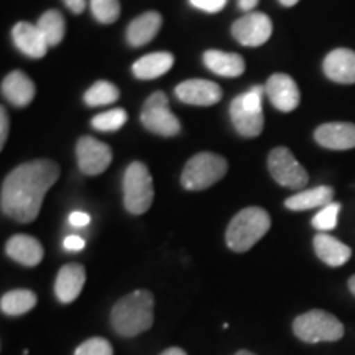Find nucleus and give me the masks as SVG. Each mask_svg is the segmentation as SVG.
<instances>
[{
    "instance_id": "cd10ccee",
    "label": "nucleus",
    "mask_w": 355,
    "mask_h": 355,
    "mask_svg": "<svg viewBox=\"0 0 355 355\" xmlns=\"http://www.w3.org/2000/svg\"><path fill=\"white\" fill-rule=\"evenodd\" d=\"M128 115L123 109H112L107 112L96 115L91 121V125L101 132H115L125 125Z\"/></svg>"
},
{
    "instance_id": "5701e85b",
    "label": "nucleus",
    "mask_w": 355,
    "mask_h": 355,
    "mask_svg": "<svg viewBox=\"0 0 355 355\" xmlns=\"http://www.w3.org/2000/svg\"><path fill=\"white\" fill-rule=\"evenodd\" d=\"M334 199V189L331 186H318V188L301 191L290 196L285 201V206L290 211H309L316 207L329 206Z\"/></svg>"
},
{
    "instance_id": "a878e982",
    "label": "nucleus",
    "mask_w": 355,
    "mask_h": 355,
    "mask_svg": "<svg viewBox=\"0 0 355 355\" xmlns=\"http://www.w3.org/2000/svg\"><path fill=\"white\" fill-rule=\"evenodd\" d=\"M37 26L46 40L48 46H56L63 42L66 33V24L63 13L58 10H48L40 17Z\"/></svg>"
},
{
    "instance_id": "473e14b6",
    "label": "nucleus",
    "mask_w": 355,
    "mask_h": 355,
    "mask_svg": "<svg viewBox=\"0 0 355 355\" xmlns=\"http://www.w3.org/2000/svg\"><path fill=\"white\" fill-rule=\"evenodd\" d=\"M63 245L66 250L69 252H79L83 250L84 245H86V242H84V239L79 237V235H68V237L64 239Z\"/></svg>"
},
{
    "instance_id": "0eeeda50",
    "label": "nucleus",
    "mask_w": 355,
    "mask_h": 355,
    "mask_svg": "<svg viewBox=\"0 0 355 355\" xmlns=\"http://www.w3.org/2000/svg\"><path fill=\"white\" fill-rule=\"evenodd\" d=\"M155 198L153 180L141 162L128 165L123 175V206L133 216L145 214Z\"/></svg>"
},
{
    "instance_id": "f257e3e1",
    "label": "nucleus",
    "mask_w": 355,
    "mask_h": 355,
    "mask_svg": "<svg viewBox=\"0 0 355 355\" xmlns=\"http://www.w3.org/2000/svg\"><path fill=\"white\" fill-rule=\"evenodd\" d=\"M60 178V166L53 159H33L7 175L2 183V212L17 222H33L42 209L43 199Z\"/></svg>"
},
{
    "instance_id": "9b49d317",
    "label": "nucleus",
    "mask_w": 355,
    "mask_h": 355,
    "mask_svg": "<svg viewBox=\"0 0 355 355\" xmlns=\"http://www.w3.org/2000/svg\"><path fill=\"white\" fill-rule=\"evenodd\" d=\"M273 24L268 15L261 12H250L242 19L235 20L232 35L243 46H260L272 37Z\"/></svg>"
},
{
    "instance_id": "4be33fe9",
    "label": "nucleus",
    "mask_w": 355,
    "mask_h": 355,
    "mask_svg": "<svg viewBox=\"0 0 355 355\" xmlns=\"http://www.w3.org/2000/svg\"><path fill=\"white\" fill-rule=\"evenodd\" d=\"M204 64L209 68L212 73L219 74L224 78H237L245 71V61L237 53H225L219 50H209L202 56Z\"/></svg>"
},
{
    "instance_id": "7c9ffc66",
    "label": "nucleus",
    "mask_w": 355,
    "mask_h": 355,
    "mask_svg": "<svg viewBox=\"0 0 355 355\" xmlns=\"http://www.w3.org/2000/svg\"><path fill=\"white\" fill-rule=\"evenodd\" d=\"M74 355H114V349L104 337H91L79 345Z\"/></svg>"
},
{
    "instance_id": "f3484780",
    "label": "nucleus",
    "mask_w": 355,
    "mask_h": 355,
    "mask_svg": "<svg viewBox=\"0 0 355 355\" xmlns=\"http://www.w3.org/2000/svg\"><path fill=\"white\" fill-rule=\"evenodd\" d=\"M12 38L15 46L24 53V55L40 60L46 55L48 43L43 33L40 32L37 25L28 24V21H19L12 30Z\"/></svg>"
},
{
    "instance_id": "2eb2a0df",
    "label": "nucleus",
    "mask_w": 355,
    "mask_h": 355,
    "mask_svg": "<svg viewBox=\"0 0 355 355\" xmlns=\"http://www.w3.org/2000/svg\"><path fill=\"white\" fill-rule=\"evenodd\" d=\"M84 283H86V270L79 263H68L58 272L56 283H55V293L56 298L61 303L68 304L76 301V298L81 295Z\"/></svg>"
},
{
    "instance_id": "393cba45",
    "label": "nucleus",
    "mask_w": 355,
    "mask_h": 355,
    "mask_svg": "<svg viewBox=\"0 0 355 355\" xmlns=\"http://www.w3.org/2000/svg\"><path fill=\"white\" fill-rule=\"evenodd\" d=\"M37 306V295L30 290L7 291L0 300V309L7 316H21Z\"/></svg>"
},
{
    "instance_id": "7ed1b4c3",
    "label": "nucleus",
    "mask_w": 355,
    "mask_h": 355,
    "mask_svg": "<svg viewBox=\"0 0 355 355\" xmlns=\"http://www.w3.org/2000/svg\"><path fill=\"white\" fill-rule=\"evenodd\" d=\"M272 227L270 214L261 207H245L230 220L225 241L230 250L243 252L250 250L257 242Z\"/></svg>"
},
{
    "instance_id": "ea45409f",
    "label": "nucleus",
    "mask_w": 355,
    "mask_h": 355,
    "mask_svg": "<svg viewBox=\"0 0 355 355\" xmlns=\"http://www.w3.org/2000/svg\"><path fill=\"white\" fill-rule=\"evenodd\" d=\"M349 290H350V291H352V295L355 296V275H354V277H352V278H350V279H349Z\"/></svg>"
},
{
    "instance_id": "1a4fd4ad",
    "label": "nucleus",
    "mask_w": 355,
    "mask_h": 355,
    "mask_svg": "<svg viewBox=\"0 0 355 355\" xmlns=\"http://www.w3.org/2000/svg\"><path fill=\"white\" fill-rule=\"evenodd\" d=\"M268 170L273 180L288 189H303L309 181L308 173L285 146H278L268 155Z\"/></svg>"
},
{
    "instance_id": "bb28decb",
    "label": "nucleus",
    "mask_w": 355,
    "mask_h": 355,
    "mask_svg": "<svg viewBox=\"0 0 355 355\" xmlns=\"http://www.w3.org/2000/svg\"><path fill=\"white\" fill-rule=\"evenodd\" d=\"M119 96H121V92H119L117 86H114L109 81H99L87 89V92L84 94V102L89 107H99V105L112 104L119 99Z\"/></svg>"
},
{
    "instance_id": "4468645a",
    "label": "nucleus",
    "mask_w": 355,
    "mask_h": 355,
    "mask_svg": "<svg viewBox=\"0 0 355 355\" xmlns=\"http://www.w3.org/2000/svg\"><path fill=\"white\" fill-rule=\"evenodd\" d=\"M314 139L324 148L350 150L355 148V123L331 122L322 123L314 132Z\"/></svg>"
},
{
    "instance_id": "dca6fc26",
    "label": "nucleus",
    "mask_w": 355,
    "mask_h": 355,
    "mask_svg": "<svg viewBox=\"0 0 355 355\" xmlns=\"http://www.w3.org/2000/svg\"><path fill=\"white\" fill-rule=\"evenodd\" d=\"M322 69L331 81L355 84V51L349 48H337L326 56Z\"/></svg>"
},
{
    "instance_id": "c9c22d12",
    "label": "nucleus",
    "mask_w": 355,
    "mask_h": 355,
    "mask_svg": "<svg viewBox=\"0 0 355 355\" xmlns=\"http://www.w3.org/2000/svg\"><path fill=\"white\" fill-rule=\"evenodd\" d=\"M63 2L73 13H83L86 8V0H63Z\"/></svg>"
},
{
    "instance_id": "aec40b11",
    "label": "nucleus",
    "mask_w": 355,
    "mask_h": 355,
    "mask_svg": "<svg viewBox=\"0 0 355 355\" xmlns=\"http://www.w3.org/2000/svg\"><path fill=\"white\" fill-rule=\"evenodd\" d=\"M313 245L318 259L329 266H343L352 257V250L345 243L326 232L318 234L314 237Z\"/></svg>"
},
{
    "instance_id": "a211bd4d",
    "label": "nucleus",
    "mask_w": 355,
    "mask_h": 355,
    "mask_svg": "<svg viewBox=\"0 0 355 355\" xmlns=\"http://www.w3.org/2000/svg\"><path fill=\"white\" fill-rule=\"evenodd\" d=\"M6 252L12 260L25 266H37L44 255L43 245L38 239L26 234H17L8 239Z\"/></svg>"
},
{
    "instance_id": "c756f323",
    "label": "nucleus",
    "mask_w": 355,
    "mask_h": 355,
    "mask_svg": "<svg viewBox=\"0 0 355 355\" xmlns=\"http://www.w3.org/2000/svg\"><path fill=\"white\" fill-rule=\"evenodd\" d=\"M339 211H340L339 202H331L329 206L322 207V209L313 217V227L319 230V232H327V230L336 229Z\"/></svg>"
},
{
    "instance_id": "6e6552de",
    "label": "nucleus",
    "mask_w": 355,
    "mask_h": 355,
    "mask_svg": "<svg viewBox=\"0 0 355 355\" xmlns=\"http://www.w3.org/2000/svg\"><path fill=\"white\" fill-rule=\"evenodd\" d=\"M168 97L165 92H153L148 99L145 101L144 109H141L140 121L146 130L157 133L162 137H175L181 130V123L176 115L168 107Z\"/></svg>"
},
{
    "instance_id": "b1692460",
    "label": "nucleus",
    "mask_w": 355,
    "mask_h": 355,
    "mask_svg": "<svg viewBox=\"0 0 355 355\" xmlns=\"http://www.w3.org/2000/svg\"><path fill=\"white\" fill-rule=\"evenodd\" d=\"M173 63H175V58H173L171 53L158 51L135 61L132 66V71L135 78L148 81V79H157L166 74L173 68Z\"/></svg>"
},
{
    "instance_id": "6ab92c4d",
    "label": "nucleus",
    "mask_w": 355,
    "mask_h": 355,
    "mask_svg": "<svg viewBox=\"0 0 355 355\" xmlns=\"http://www.w3.org/2000/svg\"><path fill=\"white\" fill-rule=\"evenodd\" d=\"M35 84L24 71H12L2 81V96L15 105V107H25L33 101Z\"/></svg>"
},
{
    "instance_id": "4c0bfd02",
    "label": "nucleus",
    "mask_w": 355,
    "mask_h": 355,
    "mask_svg": "<svg viewBox=\"0 0 355 355\" xmlns=\"http://www.w3.org/2000/svg\"><path fill=\"white\" fill-rule=\"evenodd\" d=\"M159 355H188L184 352L183 349H180V347H170V349H166L165 352H162Z\"/></svg>"
},
{
    "instance_id": "58836bf2",
    "label": "nucleus",
    "mask_w": 355,
    "mask_h": 355,
    "mask_svg": "<svg viewBox=\"0 0 355 355\" xmlns=\"http://www.w3.org/2000/svg\"><path fill=\"white\" fill-rule=\"evenodd\" d=\"M298 2L300 0H279V3H282L283 7H293V6H296Z\"/></svg>"
},
{
    "instance_id": "e433bc0d",
    "label": "nucleus",
    "mask_w": 355,
    "mask_h": 355,
    "mask_svg": "<svg viewBox=\"0 0 355 355\" xmlns=\"http://www.w3.org/2000/svg\"><path fill=\"white\" fill-rule=\"evenodd\" d=\"M260 0H239V7L242 8V10L245 12H250L252 8H255L257 6H259Z\"/></svg>"
},
{
    "instance_id": "c85d7f7f",
    "label": "nucleus",
    "mask_w": 355,
    "mask_h": 355,
    "mask_svg": "<svg viewBox=\"0 0 355 355\" xmlns=\"http://www.w3.org/2000/svg\"><path fill=\"white\" fill-rule=\"evenodd\" d=\"M91 10L101 24H114L121 17V2L119 0H91Z\"/></svg>"
},
{
    "instance_id": "423d86ee",
    "label": "nucleus",
    "mask_w": 355,
    "mask_h": 355,
    "mask_svg": "<svg viewBox=\"0 0 355 355\" xmlns=\"http://www.w3.org/2000/svg\"><path fill=\"white\" fill-rule=\"evenodd\" d=\"M227 159L211 152L196 153L188 159L183 173H181V184L184 189L201 191L211 188L227 173Z\"/></svg>"
},
{
    "instance_id": "72a5a7b5",
    "label": "nucleus",
    "mask_w": 355,
    "mask_h": 355,
    "mask_svg": "<svg viewBox=\"0 0 355 355\" xmlns=\"http://www.w3.org/2000/svg\"><path fill=\"white\" fill-rule=\"evenodd\" d=\"M7 135H8V115H7L6 107H2L0 109V148L6 146Z\"/></svg>"
},
{
    "instance_id": "ddd939ff",
    "label": "nucleus",
    "mask_w": 355,
    "mask_h": 355,
    "mask_svg": "<svg viewBox=\"0 0 355 355\" xmlns=\"http://www.w3.org/2000/svg\"><path fill=\"white\" fill-rule=\"evenodd\" d=\"M178 99L191 105H214L222 99V91L216 83L207 79H189L178 84L175 89Z\"/></svg>"
},
{
    "instance_id": "a19ab883",
    "label": "nucleus",
    "mask_w": 355,
    "mask_h": 355,
    "mask_svg": "<svg viewBox=\"0 0 355 355\" xmlns=\"http://www.w3.org/2000/svg\"><path fill=\"white\" fill-rule=\"evenodd\" d=\"M234 355H257V354L250 352V350H239V352L234 354Z\"/></svg>"
},
{
    "instance_id": "412c9836",
    "label": "nucleus",
    "mask_w": 355,
    "mask_h": 355,
    "mask_svg": "<svg viewBox=\"0 0 355 355\" xmlns=\"http://www.w3.org/2000/svg\"><path fill=\"white\" fill-rule=\"evenodd\" d=\"M163 19L158 12H145L144 15L137 17L127 28V42L130 46H144L157 37L162 28Z\"/></svg>"
},
{
    "instance_id": "20e7f679",
    "label": "nucleus",
    "mask_w": 355,
    "mask_h": 355,
    "mask_svg": "<svg viewBox=\"0 0 355 355\" xmlns=\"http://www.w3.org/2000/svg\"><path fill=\"white\" fill-rule=\"evenodd\" d=\"M293 332L308 344L336 343L344 337V324L334 314L322 309H311L293 321Z\"/></svg>"
},
{
    "instance_id": "f8f14e48",
    "label": "nucleus",
    "mask_w": 355,
    "mask_h": 355,
    "mask_svg": "<svg viewBox=\"0 0 355 355\" xmlns=\"http://www.w3.org/2000/svg\"><path fill=\"white\" fill-rule=\"evenodd\" d=\"M265 92L275 109L279 112H293L300 105V89L295 79L285 73H277L268 79Z\"/></svg>"
},
{
    "instance_id": "2f4dec72",
    "label": "nucleus",
    "mask_w": 355,
    "mask_h": 355,
    "mask_svg": "<svg viewBox=\"0 0 355 355\" xmlns=\"http://www.w3.org/2000/svg\"><path fill=\"white\" fill-rule=\"evenodd\" d=\"M191 6L207 13H217L225 7L227 0H189Z\"/></svg>"
},
{
    "instance_id": "39448f33",
    "label": "nucleus",
    "mask_w": 355,
    "mask_h": 355,
    "mask_svg": "<svg viewBox=\"0 0 355 355\" xmlns=\"http://www.w3.org/2000/svg\"><path fill=\"white\" fill-rule=\"evenodd\" d=\"M265 87L254 86L245 94L235 97L230 104V119L235 130L245 139L259 137L263 130V109H261V97H263Z\"/></svg>"
},
{
    "instance_id": "f704fd0d",
    "label": "nucleus",
    "mask_w": 355,
    "mask_h": 355,
    "mask_svg": "<svg viewBox=\"0 0 355 355\" xmlns=\"http://www.w3.org/2000/svg\"><path fill=\"white\" fill-rule=\"evenodd\" d=\"M89 222H91V217H89V214H86V212L76 211L69 216V224L74 225V227H84V225H87Z\"/></svg>"
},
{
    "instance_id": "9d476101",
    "label": "nucleus",
    "mask_w": 355,
    "mask_h": 355,
    "mask_svg": "<svg viewBox=\"0 0 355 355\" xmlns=\"http://www.w3.org/2000/svg\"><path fill=\"white\" fill-rule=\"evenodd\" d=\"M76 158L84 175L96 176L104 173L112 163V150L94 137H81L76 145Z\"/></svg>"
},
{
    "instance_id": "f03ea898",
    "label": "nucleus",
    "mask_w": 355,
    "mask_h": 355,
    "mask_svg": "<svg viewBox=\"0 0 355 355\" xmlns=\"http://www.w3.org/2000/svg\"><path fill=\"white\" fill-rule=\"evenodd\" d=\"M155 298L148 290H137L123 296L110 311V324L122 337H135L153 326Z\"/></svg>"
}]
</instances>
